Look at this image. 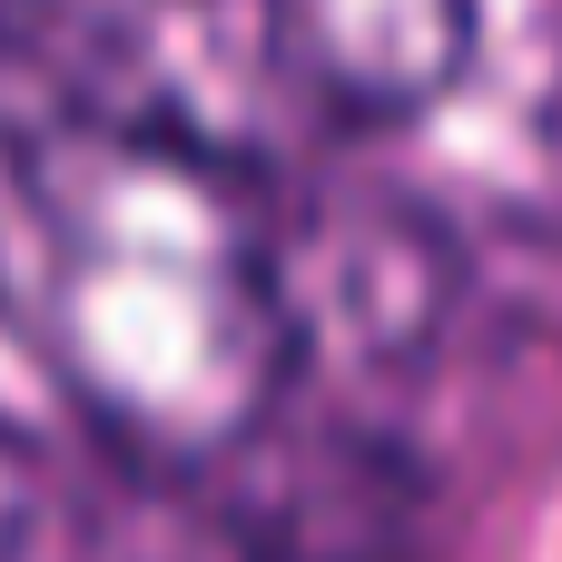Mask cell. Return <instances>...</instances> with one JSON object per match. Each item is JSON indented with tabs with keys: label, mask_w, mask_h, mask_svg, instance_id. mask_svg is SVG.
Returning a JSON list of instances; mask_svg holds the SVG:
<instances>
[{
	"label": "cell",
	"mask_w": 562,
	"mask_h": 562,
	"mask_svg": "<svg viewBox=\"0 0 562 562\" xmlns=\"http://www.w3.org/2000/svg\"><path fill=\"white\" fill-rule=\"evenodd\" d=\"M20 207L59 395L119 454L198 474L277 415L306 356L257 168L128 128H59L20 158Z\"/></svg>",
	"instance_id": "1"
},
{
	"label": "cell",
	"mask_w": 562,
	"mask_h": 562,
	"mask_svg": "<svg viewBox=\"0 0 562 562\" xmlns=\"http://www.w3.org/2000/svg\"><path fill=\"white\" fill-rule=\"evenodd\" d=\"M69 128H128L267 168L306 119L277 0H20Z\"/></svg>",
	"instance_id": "2"
},
{
	"label": "cell",
	"mask_w": 562,
	"mask_h": 562,
	"mask_svg": "<svg viewBox=\"0 0 562 562\" xmlns=\"http://www.w3.org/2000/svg\"><path fill=\"white\" fill-rule=\"evenodd\" d=\"M59 128H69V109H59V89H49L40 49H30V20H20V0H0V158L20 168Z\"/></svg>",
	"instance_id": "3"
},
{
	"label": "cell",
	"mask_w": 562,
	"mask_h": 562,
	"mask_svg": "<svg viewBox=\"0 0 562 562\" xmlns=\"http://www.w3.org/2000/svg\"><path fill=\"white\" fill-rule=\"evenodd\" d=\"M30 533H40V464L0 425V562H30Z\"/></svg>",
	"instance_id": "4"
}]
</instances>
